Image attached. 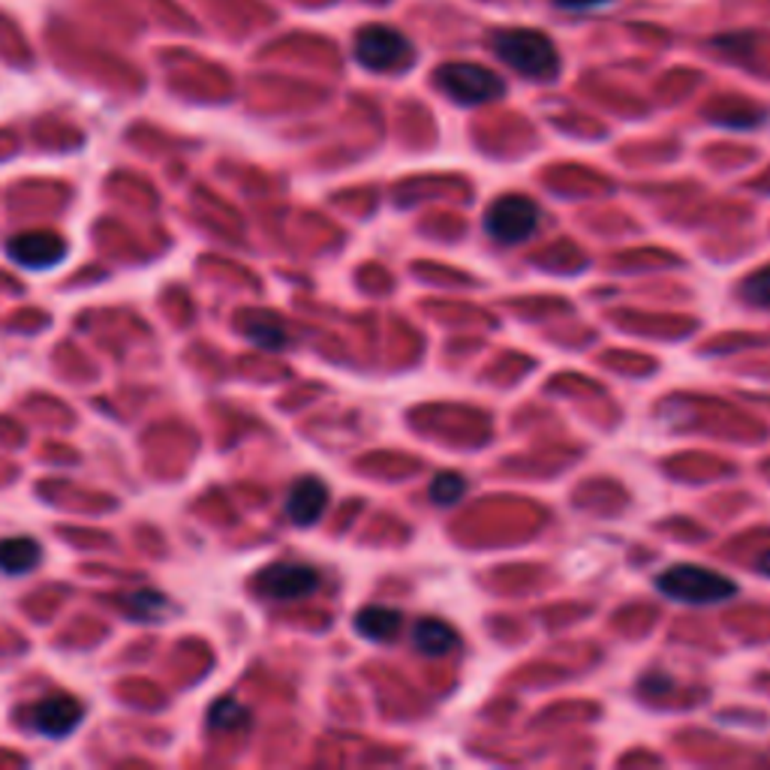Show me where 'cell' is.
<instances>
[{"label": "cell", "instance_id": "obj_7", "mask_svg": "<svg viewBox=\"0 0 770 770\" xmlns=\"http://www.w3.org/2000/svg\"><path fill=\"white\" fill-rule=\"evenodd\" d=\"M7 254L31 271H45L66 256V244L55 232H22L7 242Z\"/></svg>", "mask_w": 770, "mask_h": 770}, {"label": "cell", "instance_id": "obj_18", "mask_svg": "<svg viewBox=\"0 0 770 770\" xmlns=\"http://www.w3.org/2000/svg\"><path fill=\"white\" fill-rule=\"evenodd\" d=\"M639 689L648 698H656V695H665V693H672L674 689V681L669 677V674H660V672H653V674H648L644 681L639 683Z\"/></svg>", "mask_w": 770, "mask_h": 770}, {"label": "cell", "instance_id": "obj_6", "mask_svg": "<svg viewBox=\"0 0 770 770\" xmlns=\"http://www.w3.org/2000/svg\"><path fill=\"white\" fill-rule=\"evenodd\" d=\"M256 590L275 602H296L320 590V573L308 563H275L259 573Z\"/></svg>", "mask_w": 770, "mask_h": 770}, {"label": "cell", "instance_id": "obj_3", "mask_svg": "<svg viewBox=\"0 0 770 770\" xmlns=\"http://www.w3.org/2000/svg\"><path fill=\"white\" fill-rule=\"evenodd\" d=\"M539 205L527 196H500L484 214V232L503 247H515L539 229Z\"/></svg>", "mask_w": 770, "mask_h": 770}, {"label": "cell", "instance_id": "obj_5", "mask_svg": "<svg viewBox=\"0 0 770 770\" xmlns=\"http://www.w3.org/2000/svg\"><path fill=\"white\" fill-rule=\"evenodd\" d=\"M437 85L461 106H482L503 97V78L479 64H446L437 69Z\"/></svg>", "mask_w": 770, "mask_h": 770}, {"label": "cell", "instance_id": "obj_4", "mask_svg": "<svg viewBox=\"0 0 770 770\" xmlns=\"http://www.w3.org/2000/svg\"><path fill=\"white\" fill-rule=\"evenodd\" d=\"M413 43L388 24H367L355 36V57L359 64L374 73H395L413 64Z\"/></svg>", "mask_w": 770, "mask_h": 770}, {"label": "cell", "instance_id": "obj_16", "mask_svg": "<svg viewBox=\"0 0 770 770\" xmlns=\"http://www.w3.org/2000/svg\"><path fill=\"white\" fill-rule=\"evenodd\" d=\"M430 500L437 503V506H454V503H461L463 494H467V482H463L461 473H440L434 482H430Z\"/></svg>", "mask_w": 770, "mask_h": 770}, {"label": "cell", "instance_id": "obj_15", "mask_svg": "<svg viewBox=\"0 0 770 770\" xmlns=\"http://www.w3.org/2000/svg\"><path fill=\"white\" fill-rule=\"evenodd\" d=\"M250 723V710L232 698H223L208 710V726L217 728V731H235V728H244Z\"/></svg>", "mask_w": 770, "mask_h": 770}, {"label": "cell", "instance_id": "obj_20", "mask_svg": "<svg viewBox=\"0 0 770 770\" xmlns=\"http://www.w3.org/2000/svg\"><path fill=\"white\" fill-rule=\"evenodd\" d=\"M756 566H759V573H761V575H768V578H770V550H764V554H761L759 563H756Z\"/></svg>", "mask_w": 770, "mask_h": 770}, {"label": "cell", "instance_id": "obj_19", "mask_svg": "<svg viewBox=\"0 0 770 770\" xmlns=\"http://www.w3.org/2000/svg\"><path fill=\"white\" fill-rule=\"evenodd\" d=\"M560 10H569V12H584V10H596V7H606V3H611V0H554Z\"/></svg>", "mask_w": 770, "mask_h": 770}, {"label": "cell", "instance_id": "obj_8", "mask_svg": "<svg viewBox=\"0 0 770 770\" xmlns=\"http://www.w3.org/2000/svg\"><path fill=\"white\" fill-rule=\"evenodd\" d=\"M82 716H85V707L78 705L73 695H52L31 707V728L45 738H66L76 731Z\"/></svg>", "mask_w": 770, "mask_h": 770}, {"label": "cell", "instance_id": "obj_14", "mask_svg": "<svg viewBox=\"0 0 770 770\" xmlns=\"http://www.w3.org/2000/svg\"><path fill=\"white\" fill-rule=\"evenodd\" d=\"M124 614L132 617V620H142V623H154L165 614L169 608V599L157 590H136V593L124 596L121 599Z\"/></svg>", "mask_w": 770, "mask_h": 770}, {"label": "cell", "instance_id": "obj_1", "mask_svg": "<svg viewBox=\"0 0 770 770\" xmlns=\"http://www.w3.org/2000/svg\"><path fill=\"white\" fill-rule=\"evenodd\" d=\"M494 55L527 78H554L560 69V55L550 36L533 28H512L494 36Z\"/></svg>", "mask_w": 770, "mask_h": 770}, {"label": "cell", "instance_id": "obj_9", "mask_svg": "<svg viewBox=\"0 0 770 770\" xmlns=\"http://www.w3.org/2000/svg\"><path fill=\"white\" fill-rule=\"evenodd\" d=\"M329 506V488L320 479H298L287 496V515L296 527H313Z\"/></svg>", "mask_w": 770, "mask_h": 770}, {"label": "cell", "instance_id": "obj_11", "mask_svg": "<svg viewBox=\"0 0 770 770\" xmlns=\"http://www.w3.org/2000/svg\"><path fill=\"white\" fill-rule=\"evenodd\" d=\"M413 644H416L418 653H425V656H446L451 650H458L461 635H458L449 623L437 620V617H425V620H418L416 629H413Z\"/></svg>", "mask_w": 770, "mask_h": 770}, {"label": "cell", "instance_id": "obj_12", "mask_svg": "<svg viewBox=\"0 0 770 770\" xmlns=\"http://www.w3.org/2000/svg\"><path fill=\"white\" fill-rule=\"evenodd\" d=\"M40 560H43V548L31 536H12V539L0 542V573L24 575L36 569Z\"/></svg>", "mask_w": 770, "mask_h": 770}, {"label": "cell", "instance_id": "obj_2", "mask_svg": "<svg viewBox=\"0 0 770 770\" xmlns=\"http://www.w3.org/2000/svg\"><path fill=\"white\" fill-rule=\"evenodd\" d=\"M656 590L674 602H686V606H716V602H726L738 593V584L728 581L726 575L714 573V569H705V566L681 563L656 578Z\"/></svg>", "mask_w": 770, "mask_h": 770}, {"label": "cell", "instance_id": "obj_10", "mask_svg": "<svg viewBox=\"0 0 770 770\" xmlns=\"http://www.w3.org/2000/svg\"><path fill=\"white\" fill-rule=\"evenodd\" d=\"M242 331L247 334V341L256 343L259 350H284L289 343V331L284 322L277 320L275 313H263V310H250L242 317Z\"/></svg>", "mask_w": 770, "mask_h": 770}, {"label": "cell", "instance_id": "obj_13", "mask_svg": "<svg viewBox=\"0 0 770 770\" xmlns=\"http://www.w3.org/2000/svg\"><path fill=\"white\" fill-rule=\"evenodd\" d=\"M400 623H404V617L395 608L371 606L355 617V632L367 641H392L400 632Z\"/></svg>", "mask_w": 770, "mask_h": 770}, {"label": "cell", "instance_id": "obj_17", "mask_svg": "<svg viewBox=\"0 0 770 770\" xmlns=\"http://www.w3.org/2000/svg\"><path fill=\"white\" fill-rule=\"evenodd\" d=\"M744 298H747L749 304H759V308H770V265L768 268H761V271H756V275H749L747 280H744Z\"/></svg>", "mask_w": 770, "mask_h": 770}]
</instances>
